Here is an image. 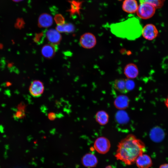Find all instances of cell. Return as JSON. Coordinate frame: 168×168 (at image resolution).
Wrapping results in <instances>:
<instances>
[{
    "label": "cell",
    "instance_id": "obj_1",
    "mask_svg": "<svg viewBox=\"0 0 168 168\" xmlns=\"http://www.w3.org/2000/svg\"><path fill=\"white\" fill-rule=\"evenodd\" d=\"M117 147L115 155L116 159L127 165L135 163L137 158L145 151L144 143L133 134L122 139Z\"/></svg>",
    "mask_w": 168,
    "mask_h": 168
},
{
    "label": "cell",
    "instance_id": "obj_2",
    "mask_svg": "<svg viewBox=\"0 0 168 168\" xmlns=\"http://www.w3.org/2000/svg\"><path fill=\"white\" fill-rule=\"evenodd\" d=\"M110 28L111 32L116 36L129 40L139 37L142 34V30L139 20L135 17L112 24Z\"/></svg>",
    "mask_w": 168,
    "mask_h": 168
},
{
    "label": "cell",
    "instance_id": "obj_3",
    "mask_svg": "<svg viewBox=\"0 0 168 168\" xmlns=\"http://www.w3.org/2000/svg\"><path fill=\"white\" fill-rule=\"evenodd\" d=\"M156 8L153 5L147 3H140L136 12L137 16L144 19L152 17L155 12Z\"/></svg>",
    "mask_w": 168,
    "mask_h": 168
},
{
    "label": "cell",
    "instance_id": "obj_4",
    "mask_svg": "<svg viewBox=\"0 0 168 168\" xmlns=\"http://www.w3.org/2000/svg\"><path fill=\"white\" fill-rule=\"evenodd\" d=\"M79 43L81 46L86 49H91L96 45L97 40L95 36L90 32H86L81 36Z\"/></svg>",
    "mask_w": 168,
    "mask_h": 168
},
{
    "label": "cell",
    "instance_id": "obj_5",
    "mask_svg": "<svg viewBox=\"0 0 168 168\" xmlns=\"http://www.w3.org/2000/svg\"><path fill=\"white\" fill-rule=\"evenodd\" d=\"M110 141L104 137L97 138L95 141L94 147L95 150L98 153L101 154L107 153L110 147Z\"/></svg>",
    "mask_w": 168,
    "mask_h": 168
},
{
    "label": "cell",
    "instance_id": "obj_6",
    "mask_svg": "<svg viewBox=\"0 0 168 168\" xmlns=\"http://www.w3.org/2000/svg\"><path fill=\"white\" fill-rule=\"evenodd\" d=\"M158 34L156 26L152 24L146 25L142 28V35L145 39L152 40L156 38Z\"/></svg>",
    "mask_w": 168,
    "mask_h": 168
},
{
    "label": "cell",
    "instance_id": "obj_7",
    "mask_svg": "<svg viewBox=\"0 0 168 168\" xmlns=\"http://www.w3.org/2000/svg\"><path fill=\"white\" fill-rule=\"evenodd\" d=\"M44 86L43 83L39 80L33 81L29 87V91L31 95L37 97L41 96L43 92Z\"/></svg>",
    "mask_w": 168,
    "mask_h": 168
},
{
    "label": "cell",
    "instance_id": "obj_8",
    "mask_svg": "<svg viewBox=\"0 0 168 168\" xmlns=\"http://www.w3.org/2000/svg\"><path fill=\"white\" fill-rule=\"evenodd\" d=\"M82 165L88 168L95 167L98 163V160L96 156L91 153H87L84 155L81 159Z\"/></svg>",
    "mask_w": 168,
    "mask_h": 168
},
{
    "label": "cell",
    "instance_id": "obj_9",
    "mask_svg": "<svg viewBox=\"0 0 168 168\" xmlns=\"http://www.w3.org/2000/svg\"><path fill=\"white\" fill-rule=\"evenodd\" d=\"M124 74L128 79H134L137 77L139 71L137 66L134 63H129L125 66L124 69Z\"/></svg>",
    "mask_w": 168,
    "mask_h": 168
},
{
    "label": "cell",
    "instance_id": "obj_10",
    "mask_svg": "<svg viewBox=\"0 0 168 168\" xmlns=\"http://www.w3.org/2000/svg\"><path fill=\"white\" fill-rule=\"evenodd\" d=\"M135 163L139 168H149L152 164L150 156L146 154H143L136 159Z\"/></svg>",
    "mask_w": 168,
    "mask_h": 168
},
{
    "label": "cell",
    "instance_id": "obj_11",
    "mask_svg": "<svg viewBox=\"0 0 168 168\" xmlns=\"http://www.w3.org/2000/svg\"><path fill=\"white\" fill-rule=\"evenodd\" d=\"M46 36L51 44L57 45L61 39V36L57 30L51 29L48 30L45 33Z\"/></svg>",
    "mask_w": 168,
    "mask_h": 168
},
{
    "label": "cell",
    "instance_id": "obj_12",
    "mask_svg": "<svg viewBox=\"0 0 168 168\" xmlns=\"http://www.w3.org/2000/svg\"><path fill=\"white\" fill-rule=\"evenodd\" d=\"M150 136L152 141L158 142L163 140L165 138V133L162 128L159 127H156L151 130Z\"/></svg>",
    "mask_w": 168,
    "mask_h": 168
},
{
    "label": "cell",
    "instance_id": "obj_13",
    "mask_svg": "<svg viewBox=\"0 0 168 168\" xmlns=\"http://www.w3.org/2000/svg\"><path fill=\"white\" fill-rule=\"evenodd\" d=\"M138 7L136 0H124L122 6L123 10L129 13H133L136 12Z\"/></svg>",
    "mask_w": 168,
    "mask_h": 168
},
{
    "label": "cell",
    "instance_id": "obj_14",
    "mask_svg": "<svg viewBox=\"0 0 168 168\" xmlns=\"http://www.w3.org/2000/svg\"><path fill=\"white\" fill-rule=\"evenodd\" d=\"M56 46L52 44H47L44 45L41 50L43 56L47 58H52L57 49Z\"/></svg>",
    "mask_w": 168,
    "mask_h": 168
},
{
    "label": "cell",
    "instance_id": "obj_15",
    "mask_svg": "<svg viewBox=\"0 0 168 168\" xmlns=\"http://www.w3.org/2000/svg\"><path fill=\"white\" fill-rule=\"evenodd\" d=\"M53 23L52 16L48 13H43L41 14L39 17L38 25L40 27H48L52 25Z\"/></svg>",
    "mask_w": 168,
    "mask_h": 168
},
{
    "label": "cell",
    "instance_id": "obj_16",
    "mask_svg": "<svg viewBox=\"0 0 168 168\" xmlns=\"http://www.w3.org/2000/svg\"><path fill=\"white\" fill-rule=\"evenodd\" d=\"M126 80L120 78L115 80L113 82V87L117 91L122 93H126L128 91L126 86Z\"/></svg>",
    "mask_w": 168,
    "mask_h": 168
},
{
    "label": "cell",
    "instance_id": "obj_17",
    "mask_svg": "<svg viewBox=\"0 0 168 168\" xmlns=\"http://www.w3.org/2000/svg\"><path fill=\"white\" fill-rule=\"evenodd\" d=\"M96 121L100 124L105 125L108 122L109 116L108 113L105 111H98L95 115Z\"/></svg>",
    "mask_w": 168,
    "mask_h": 168
},
{
    "label": "cell",
    "instance_id": "obj_18",
    "mask_svg": "<svg viewBox=\"0 0 168 168\" xmlns=\"http://www.w3.org/2000/svg\"><path fill=\"white\" fill-rule=\"evenodd\" d=\"M128 99L126 96H120L116 98L114 104L115 107L118 109H124L128 106Z\"/></svg>",
    "mask_w": 168,
    "mask_h": 168
},
{
    "label": "cell",
    "instance_id": "obj_19",
    "mask_svg": "<svg viewBox=\"0 0 168 168\" xmlns=\"http://www.w3.org/2000/svg\"><path fill=\"white\" fill-rule=\"evenodd\" d=\"M56 30L59 32L71 33L75 29L73 24L71 23H66L62 25H58L56 28Z\"/></svg>",
    "mask_w": 168,
    "mask_h": 168
},
{
    "label": "cell",
    "instance_id": "obj_20",
    "mask_svg": "<svg viewBox=\"0 0 168 168\" xmlns=\"http://www.w3.org/2000/svg\"><path fill=\"white\" fill-rule=\"evenodd\" d=\"M70 3L71 8L68 11L71 15L75 14H79L80 9L81 8V2L74 0L69 1Z\"/></svg>",
    "mask_w": 168,
    "mask_h": 168
},
{
    "label": "cell",
    "instance_id": "obj_21",
    "mask_svg": "<svg viewBox=\"0 0 168 168\" xmlns=\"http://www.w3.org/2000/svg\"><path fill=\"white\" fill-rule=\"evenodd\" d=\"M140 3H147L154 6L156 8H160L163 6L165 0H139Z\"/></svg>",
    "mask_w": 168,
    "mask_h": 168
},
{
    "label": "cell",
    "instance_id": "obj_22",
    "mask_svg": "<svg viewBox=\"0 0 168 168\" xmlns=\"http://www.w3.org/2000/svg\"><path fill=\"white\" fill-rule=\"evenodd\" d=\"M45 34L43 32L36 33L34 37V41L37 44H41L44 41Z\"/></svg>",
    "mask_w": 168,
    "mask_h": 168
},
{
    "label": "cell",
    "instance_id": "obj_23",
    "mask_svg": "<svg viewBox=\"0 0 168 168\" xmlns=\"http://www.w3.org/2000/svg\"><path fill=\"white\" fill-rule=\"evenodd\" d=\"M54 20L58 25H62L65 24V19L61 14H56L54 17Z\"/></svg>",
    "mask_w": 168,
    "mask_h": 168
},
{
    "label": "cell",
    "instance_id": "obj_24",
    "mask_svg": "<svg viewBox=\"0 0 168 168\" xmlns=\"http://www.w3.org/2000/svg\"><path fill=\"white\" fill-rule=\"evenodd\" d=\"M25 24V22L21 18H19L17 19L15 23V26L17 28L21 29L22 28Z\"/></svg>",
    "mask_w": 168,
    "mask_h": 168
},
{
    "label": "cell",
    "instance_id": "obj_25",
    "mask_svg": "<svg viewBox=\"0 0 168 168\" xmlns=\"http://www.w3.org/2000/svg\"><path fill=\"white\" fill-rule=\"evenodd\" d=\"M134 86L133 82L130 80H127L126 81V86L128 91L132 88Z\"/></svg>",
    "mask_w": 168,
    "mask_h": 168
},
{
    "label": "cell",
    "instance_id": "obj_26",
    "mask_svg": "<svg viewBox=\"0 0 168 168\" xmlns=\"http://www.w3.org/2000/svg\"><path fill=\"white\" fill-rule=\"evenodd\" d=\"M49 118L50 120H53L56 117V115L54 113H50L48 115Z\"/></svg>",
    "mask_w": 168,
    "mask_h": 168
},
{
    "label": "cell",
    "instance_id": "obj_27",
    "mask_svg": "<svg viewBox=\"0 0 168 168\" xmlns=\"http://www.w3.org/2000/svg\"><path fill=\"white\" fill-rule=\"evenodd\" d=\"M159 168H168V164L165 163L161 165Z\"/></svg>",
    "mask_w": 168,
    "mask_h": 168
},
{
    "label": "cell",
    "instance_id": "obj_28",
    "mask_svg": "<svg viewBox=\"0 0 168 168\" xmlns=\"http://www.w3.org/2000/svg\"><path fill=\"white\" fill-rule=\"evenodd\" d=\"M166 106L168 109V96L165 100V103Z\"/></svg>",
    "mask_w": 168,
    "mask_h": 168
},
{
    "label": "cell",
    "instance_id": "obj_29",
    "mask_svg": "<svg viewBox=\"0 0 168 168\" xmlns=\"http://www.w3.org/2000/svg\"><path fill=\"white\" fill-rule=\"evenodd\" d=\"M12 0L13 1V2H19L21 1H22L23 0Z\"/></svg>",
    "mask_w": 168,
    "mask_h": 168
},
{
    "label": "cell",
    "instance_id": "obj_30",
    "mask_svg": "<svg viewBox=\"0 0 168 168\" xmlns=\"http://www.w3.org/2000/svg\"><path fill=\"white\" fill-rule=\"evenodd\" d=\"M105 168H112V167L110 166H108L105 167Z\"/></svg>",
    "mask_w": 168,
    "mask_h": 168
}]
</instances>
